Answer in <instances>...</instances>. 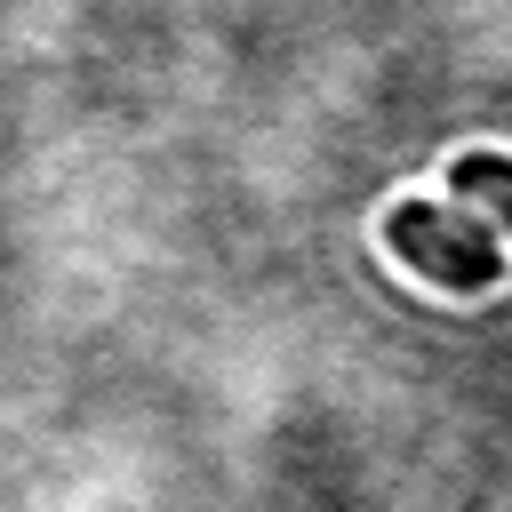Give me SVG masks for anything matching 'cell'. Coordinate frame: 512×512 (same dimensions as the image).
I'll use <instances>...</instances> for the list:
<instances>
[{
  "instance_id": "obj_1",
  "label": "cell",
  "mask_w": 512,
  "mask_h": 512,
  "mask_svg": "<svg viewBox=\"0 0 512 512\" xmlns=\"http://www.w3.org/2000/svg\"><path fill=\"white\" fill-rule=\"evenodd\" d=\"M384 248H392L408 272H424L432 288H456V296L504 280V232L480 224L464 200H432V192L400 200V208L384 216Z\"/></svg>"
},
{
  "instance_id": "obj_2",
  "label": "cell",
  "mask_w": 512,
  "mask_h": 512,
  "mask_svg": "<svg viewBox=\"0 0 512 512\" xmlns=\"http://www.w3.org/2000/svg\"><path fill=\"white\" fill-rule=\"evenodd\" d=\"M448 200H464V208H480L496 232H512V160H504V152H464V160L448 168Z\"/></svg>"
}]
</instances>
